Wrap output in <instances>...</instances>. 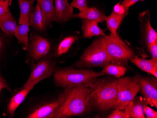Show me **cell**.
<instances>
[{"mask_svg":"<svg viewBox=\"0 0 157 118\" xmlns=\"http://www.w3.org/2000/svg\"><path fill=\"white\" fill-rule=\"evenodd\" d=\"M87 85L91 89L86 101L87 111L95 109L105 111L114 107L117 95L116 80L105 79L95 82L93 80Z\"/></svg>","mask_w":157,"mask_h":118,"instance_id":"1","label":"cell"},{"mask_svg":"<svg viewBox=\"0 0 157 118\" xmlns=\"http://www.w3.org/2000/svg\"><path fill=\"white\" fill-rule=\"evenodd\" d=\"M91 91L87 84L71 88L65 102L48 118H67L83 114L87 111L86 101Z\"/></svg>","mask_w":157,"mask_h":118,"instance_id":"2","label":"cell"},{"mask_svg":"<svg viewBox=\"0 0 157 118\" xmlns=\"http://www.w3.org/2000/svg\"><path fill=\"white\" fill-rule=\"evenodd\" d=\"M105 74L102 72L67 68L55 71L53 80L56 86L66 89L79 85H86L95 78Z\"/></svg>","mask_w":157,"mask_h":118,"instance_id":"3","label":"cell"},{"mask_svg":"<svg viewBox=\"0 0 157 118\" xmlns=\"http://www.w3.org/2000/svg\"><path fill=\"white\" fill-rule=\"evenodd\" d=\"M105 37L101 36L93 42L80 57L76 66L78 68L101 67L111 64L105 46Z\"/></svg>","mask_w":157,"mask_h":118,"instance_id":"4","label":"cell"},{"mask_svg":"<svg viewBox=\"0 0 157 118\" xmlns=\"http://www.w3.org/2000/svg\"><path fill=\"white\" fill-rule=\"evenodd\" d=\"M105 46L111 64L123 66L135 57L134 51L118 34L111 33L105 37Z\"/></svg>","mask_w":157,"mask_h":118,"instance_id":"5","label":"cell"},{"mask_svg":"<svg viewBox=\"0 0 157 118\" xmlns=\"http://www.w3.org/2000/svg\"><path fill=\"white\" fill-rule=\"evenodd\" d=\"M37 61V63H35L32 61L30 74L23 86V88L32 89L38 83L50 77L55 71V63L51 55Z\"/></svg>","mask_w":157,"mask_h":118,"instance_id":"6","label":"cell"},{"mask_svg":"<svg viewBox=\"0 0 157 118\" xmlns=\"http://www.w3.org/2000/svg\"><path fill=\"white\" fill-rule=\"evenodd\" d=\"M117 95L114 108L123 110L140 91V87L132 77H126L116 80Z\"/></svg>","mask_w":157,"mask_h":118,"instance_id":"7","label":"cell"},{"mask_svg":"<svg viewBox=\"0 0 157 118\" xmlns=\"http://www.w3.org/2000/svg\"><path fill=\"white\" fill-rule=\"evenodd\" d=\"M51 42L43 33L33 30L30 36L27 56L31 61L39 60L51 55Z\"/></svg>","mask_w":157,"mask_h":118,"instance_id":"8","label":"cell"},{"mask_svg":"<svg viewBox=\"0 0 157 118\" xmlns=\"http://www.w3.org/2000/svg\"><path fill=\"white\" fill-rule=\"evenodd\" d=\"M133 78L139 85L140 91L147 101L148 105L157 108V79L152 80L138 74H135Z\"/></svg>","mask_w":157,"mask_h":118,"instance_id":"9","label":"cell"},{"mask_svg":"<svg viewBox=\"0 0 157 118\" xmlns=\"http://www.w3.org/2000/svg\"><path fill=\"white\" fill-rule=\"evenodd\" d=\"M17 53L13 36L5 34L0 30V69L4 68Z\"/></svg>","mask_w":157,"mask_h":118,"instance_id":"10","label":"cell"},{"mask_svg":"<svg viewBox=\"0 0 157 118\" xmlns=\"http://www.w3.org/2000/svg\"><path fill=\"white\" fill-rule=\"evenodd\" d=\"M71 88L65 89L61 94L59 95L56 100L53 102L47 103L39 106L29 113L26 118H48L55 111L60 107L65 102Z\"/></svg>","mask_w":157,"mask_h":118,"instance_id":"11","label":"cell"},{"mask_svg":"<svg viewBox=\"0 0 157 118\" xmlns=\"http://www.w3.org/2000/svg\"><path fill=\"white\" fill-rule=\"evenodd\" d=\"M54 22L66 23L74 16V9L68 0H55Z\"/></svg>","mask_w":157,"mask_h":118,"instance_id":"12","label":"cell"},{"mask_svg":"<svg viewBox=\"0 0 157 118\" xmlns=\"http://www.w3.org/2000/svg\"><path fill=\"white\" fill-rule=\"evenodd\" d=\"M31 90V89L22 87L17 90H16L11 95L7 102L5 108V113L6 115L9 116L10 118H13L15 116L17 109L21 105V103H22L24 101L26 96Z\"/></svg>","mask_w":157,"mask_h":118,"instance_id":"13","label":"cell"},{"mask_svg":"<svg viewBox=\"0 0 157 118\" xmlns=\"http://www.w3.org/2000/svg\"><path fill=\"white\" fill-rule=\"evenodd\" d=\"M78 40V37L75 34H71L61 39L51 54V56L56 58L63 57L72 49Z\"/></svg>","mask_w":157,"mask_h":118,"instance_id":"14","label":"cell"},{"mask_svg":"<svg viewBox=\"0 0 157 118\" xmlns=\"http://www.w3.org/2000/svg\"><path fill=\"white\" fill-rule=\"evenodd\" d=\"M147 105L144 97H135L123 110L128 118H144V107Z\"/></svg>","mask_w":157,"mask_h":118,"instance_id":"15","label":"cell"},{"mask_svg":"<svg viewBox=\"0 0 157 118\" xmlns=\"http://www.w3.org/2000/svg\"><path fill=\"white\" fill-rule=\"evenodd\" d=\"M29 25L33 30L40 33H44L47 29L44 17L38 4L32 13Z\"/></svg>","mask_w":157,"mask_h":118,"instance_id":"16","label":"cell"},{"mask_svg":"<svg viewBox=\"0 0 157 118\" xmlns=\"http://www.w3.org/2000/svg\"><path fill=\"white\" fill-rule=\"evenodd\" d=\"M82 29L83 33V37L90 38L93 36H107L104 31L100 28L98 23L95 21L83 19Z\"/></svg>","mask_w":157,"mask_h":118,"instance_id":"17","label":"cell"},{"mask_svg":"<svg viewBox=\"0 0 157 118\" xmlns=\"http://www.w3.org/2000/svg\"><path fill=\"white\" fill-rule=\"evenodd\" d=\"M17 26L16 20L10 11L0 16V29L5 34L13 36Z\"/></svg>","mask_w":157,"mask_h":118,"instance_id":"18","label":"cell"},{"mask_svg":"<svg viewBox=\"0 0 157 118\" xmlns=\"http://www.w3.org/2000/svg\"><path fill=\"white\" fill-rule=\"evenodd\" d=\"M29 21H26L17 25L14 36L17 40V44L22 46L23 50L27 51L29 46V39L28 32L30 30Z\"/></svg>","mask_w":157,"mask_h":118,"instance_id":"19","label":"cell"},{"mask_svg":"<svg viewBox=\"0 0 157 118\" xmlns=\"http://www.w3.org/2000/svg\"><path fill=\"white\" fill-rule=\"evenodd\" d=\"M37 2L44 17L47 26H51L54 22V0H37Z\"/></svg>","mask_w":157,"mask_h":118,"instance_id":"20","label":"cell"},{"mask_svg":"<svg viewBox=\"0 0 157 118\" xmlns=\"http://www.w3.org/2000/svg\"><path fill=\"white\" fill-rule=\"evenodd\" d=\"M105 16L101 11L95 8H89L83 11L74 14L73 18H80L83 19L95 21L98 23H103L105 21Z\"/></svg>","mask_w":157,"mask_h":118,"instance_id":"21","label":"cell"},{"mask_svg":"<svg viewBox=\"0 0 157 118\" xmlns=\"http://www.w3.org/2000/svg\"><path fill=\"white\" fill-rule=\"evenodd\" d=\"M142 32L143 35V39L147 48L151 43L157 39V33L152 28L150 23V16L142 20Z\"/></svg>","mask_w":157,"mask_h":118,"instance_id":"22","label":"cell"},{"mask_svg":"<svg viewBox=\"0 0 157 118\" xmlns=\"http://www.w3.org/2000/svg\"><path fill=\"white\" fill-rule=\"evenodd\" d=\"M20 8V17L18 24H21L29 21L31 15L33 10V2L30 0H17Z\"/></svg>","mask_w":157,"mask_h":118,"instance_id":"23","label":"cell"},{"mask_svg":"<svg viewBox=\"0 0 157 118\" xmlns=\"http://www.w3.org/2000/svg\"><path fill=\"white\" fill-rule=\"evenodd\" d=\"M130 60L133 64L137 66L140 69L150 74L155 68L157 67V62H155L152 59H144L135 56Z\"/></svg>","mask_w":157,"mask_h":118,"instance_id":"24","label":"cell"},{"mask_svg":"<svg viewBox=\"0 0 157 118\" xmlns=\"http://www.w3.org/2000/svg\"><path fill=\"white\" fill-rule=\"evenodd\" d=\"M125 16H120L112 12L108 17H105V21L106 23L107 28L114 34H117V30Z\"/></svg>","mask_w":157,"mask_h":118,"instance_id":"25","label":"cell"},{"mask_svg":"<svg viewBox=\"0 0 157 118\" xmlns=\"http://www.w3.org/2000/svg\"><path fill=\"white\" fill-rule=\"evenodd\" d=\"M127 71V68L124 66L110 64L104 67L102 72L119 78L123 76Z\"/></svg>","mask_w":157,"mask_h":118,"instance_id":"26","label":"cell"},{"mask_svg":"<svg viewBox=\"0 0 157 118\" xmlns=\"http://www.w3.org/2000/svg\"><path fill=\"white\" fill-rule=\"evenodd\" d=\"M88 0H73L70 4L73 8L79 10L80 11H83L89 8L87 5Z\"/></svg>","mask_w":157,"mask_h":118,"instance_id":"27","label":"cell"},{"mask_svg":"<svg viewBox=\"0 0 157 118\" xmlns=\"http://www.w3.org/2000/svg\"><path fill=\"white\" fill-rule=\"evenodd\" d=\"M11 2L12 0H0V16L10 11Z\"/></svg>","mask_w":157,"mask_h":118,"instance_id":"28","label":"cell"},{"mask_svg":"<svg viewBox=\"0 0 157 118\" xmlns=\"http://www.w3.org/2000/svg\"><path fill=\"white\" fill-rule=\"evenodd\" d=\"M128 9L126 8L121 3H118L114 5L113 8V12L120 16H125L127 14Z\"/></svg>","mask_w":157,"mask_h":118,"instance_id":"29","label":"cell"},{"mask_svg":"<svg viewBox=\"0 0 157 118\" xmlns=\"http://www.w3.org/2000/svg\"><path fill=\"white\" fill-rule=\"evenodd\" d=\"M148 50L151 53L152 59L157 62V39L151 44Z\"/></svg>","mask_w":157,"mask_h":118,"instance_id":"30","label":"cell"},{"mask_svg":"<svg viewBox=\"0 0 157 118\" xmlns=\"http://www.w3.org/2000/svg\"><path fill=\"white\" fill-rule=\"evenodd\" d=\"M116 110L111 113L106 118H128L127 115L122 110L116 108Z\"/></svg>","mask_w":157,"mask_h":118,"instance_id":"31","label":"cell"},{"mask_svg":"<svg viewBox=\"0 0 157 118\" xmlns=\"http://www.w3.org/2000/svg\"><path fill=\"white\" fill-rule=\"evenodd\" d=\"M3 89H6L10 93H12V89L9 85L8 82L6 81L3 76L0 72V92Z\"/></svg>","mask_w":157,"mask_h":118,"instance_id":"32","label":"cell"},{"mask_svg":"<svg viewBox=\"0 0 157 118\" xmlns=\"http://www.w3.org/2000/svg\"><path fill=\"white\" fill-rule=\"evenodd\" d=\"M144 112L148 118H157V112L147 105L144 106Z\"/></svg>","mask_w":157,"mask_h":118,"instance_id":"33","label":"cell"},{"mask_svg":"<svg viewBox=\"0 0 157 118\" xmlns=\"http://www.w3.org/2000/svg\"><path fill=\"white\" fill-rule=\"evenodd\" d=\"M140 0H124L121 2V4L126 8H129L130 6L135 4Z\"/></svg>","mask_w":157,"mask_h":118,"instance_id":"34","label":"cell"},{"mask_svg":"<svg viewBox=\"0 0 157 118\" xmlns=\"http://www.w3.org/2000/svg\"><path fill=\"white\" fill-rule=\"evenodd\" d=\"M151 74L153 75L154 76H155V78H157V67L155 68L151 71Z\"/></svg>","mask_w":157,"mask_h":118,"instance_id":"35","label":"cell"},{"mask_svg":"<svg viewBox=\"0 0 157 118\" xmlns=\"http://www.w3.org/2000/svg\"><path fill=\"white\" fill-rule=\"evenodd\" d=\"M30 1H31L33 2H34L36 1H37V0H30Z\"/></svg>","mask_w":157,"mask_h":118,"instance_id":"36","label":"cell"},{"mask_svg":"<svg viewBox=\"0 0 157 118\" xmlns=\"http://www.w3.org/2000/svg\"><path fill=\"white\" fill-rule=\"evenodd\" d=\"M140 1H143L144 0H140Z\"/></svg>","mask_w":157,"mask_h":118,"instance_id":"37","label":"cell"}]
</instances>
